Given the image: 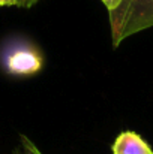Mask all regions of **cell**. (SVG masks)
Masks as SVG:
<instances>
[{
	"instance_id": "obj_1",
	"label": "cell",
	"mask_w": 153,
	"mask_h": 154,
	"mask_svg": "<svg viewBox=\"0 0 153 154\" xmlns=\"http://www.w3.org/2000/svg\"><path fill=\"white\" fill-rule=\"evenodd\" d=\"M108 14L114 48L125 39L153 27V0H120Z\"/></svg>"
},
{
	"instance_id": "obj_3",
	"label": "cell",
	"mask_w": 153,
	"mask_h": 154,
	"mask_svg": "<svg viewBox=\"0 0 153 154\" xmlns=\"http://www.w3.org/2000/svg\"><path fill=\"white\" fill-rule=\"evenodd\" d=\"M113 154H153V151L135 132H123L113 144Z\"/></svg>"
},
{
	"instance_id": "obj_6",
	"label": "cell",
	"mask_w": 153,
	"mask_h": 154,
	"mask_svg": "<svg viewBox=\"0 0 153 154\" xmlns=\"http://www.w3.org/2000/svg\"><path fill=\"white\" fill-rule=\"evenodd\" d=\"M18 0H0V6H17Z\"/></svg>"
},
{
	"instance_id": "obj_4",
	"label": "cell",
	"mask_w": 153,
	"mask_h": 154,
	"mask_svg": "<svg viewBox=\"0 0 153 154\" xmlns=\"http://www.w3.org/2000/svg\"><path fill=\"white\" fill-rule=\"evenodd\" d=\"M101 2L105 5V8L108 9V12L114 11V9L119 6V3H120V0H101Z\"/></svg>"
},
{
	"instance_id": "obj_5",
	"label": "cell",
	"mask_w": 153,
	"mask_h": 154,
	"mask_svg": "<svg viewBox=\"0 0 153 154\" xmlns=\"http://www.w3.org/2000/svg\"><path fill=\"white\" fill-rule=\"evenodd\" d=\"M39 0H18V5L20 8H32L33 5H36Z\"/></svg>"
},
{
	"instance_id": "obj_2",
	"label": "cell",
	"mask_w": 153,
	"mask_h": 154,
	"mask_svg": "<svg viewBox=\"0 0 153 154\" xmlns=\"http://www.w3.org/2000/svg\"><path fill=\"white\" fill-rule=\"evenodd\" d=\"M2 66L12 76H32L42 69L44 57L35 45L14 41L2 51Z\"/></svg>"
}]
</instances>
